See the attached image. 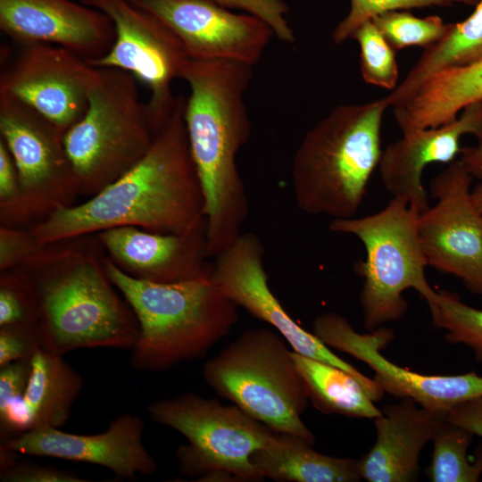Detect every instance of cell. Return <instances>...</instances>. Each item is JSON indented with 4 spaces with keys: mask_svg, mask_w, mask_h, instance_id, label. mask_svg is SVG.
<instances>
[{
    "mask_svg": "<svg viewBox=\"0 0 482 482\" xmlns=\"http://www.w3.org/2000/svg\"><path fill=\"white\" fill-rule=\"evenodd\" d=\"M482 59V0L464 21L450 23L446 34L425 48L405 78L386 96L389 106L406 102L432 73Z\"/></svg>",
    "mask_w": 482,
    "mask_h": 482,
    "instance_id": "25",
    "label": "cell"
},
{
    "mask_svg": "<svg viewBox=\"0 0 482 482\" xmlns=\"http://www.w3.org/2000/svg\"><path fill=\"white\" fill-rule=\"evenodd\" d=\"M179 37L189 58L230 60L253 66L275 36L261 18L235 13L214 0H129Z\"/></svg>",
    "mask_w": 482,
    "mask_h": 482,
    "instance_id": "16",
    "label": "cell"
},
{
    "mask_svg": "<svg viewBox=\"0 0 482 482\" xmlns=\"http://www.w3.org/2000/svg\"><path fill=\"white\" fill-rule=\"evenodd\" d=\"M474 435L447 421L438 426L433 437V453L426 473L432 482H477L482 475V448L474 462L467 450Z\"/></svg>",
    "mask_w": 482,
    "mask_h": 482,
    "instance_id": "27",
    "label": "cell"
},
{
    "mask_svg": "<svg viewBox=\"0 0 482 482\" xmlns=\"http://www.w3.org/2000/svg\"><path fill=\"white\" fill-rule=\"evenodd\" d=\"M261 239L253 233H242L231 245L214 257L212 277L238 307L275 328L292 351L353 375L374 402L380 401L385 392L374 378L365 376L335 354L317 336L300 327L285 311L270 287Z\"/></svg>",
    "mask_w": 482,
    "mask_h": 482,
    "instance_id": "13",
    "label": "cell"
},
{
    "mask_svg": "<svg viewBox=\"0 0 482 482\" xmlns=\"http://www.w3.org/2000/svg\"><path fill=\"white\" fill-rule=\"evenodd\" d=\"M144 428L139 416L122 413L102 433L79 435L45 428L1 441L0 448L98 465L117 478L133 480L137 475L150 476L157 470L154 458L143 443Z\"/></svg>",
    "mask_w": 482,
    "mask_h": 482,
    "instance_id": "17",
    "label": "cell"
},
{
    "mask_svg": "<svg viewBox=\"0 0 482 482\" xmlns=\"http://www.w3.org/2000/svg\"><path fill=\"white\" fill-rule=\"evenodd\" d=\"M186 100L177 96L170 117L135 166L84 203L62 207L33 225L34 237L46 244L120 226L184 233L205 225L185 123Z\"/></svg>",
    "mask_w": 482,
    "mask_h": 482,
    "instance_id": "1",
    "label": "cell"
},
{
    "mask_svg": "<svg viewBox=\"0 0 482 482\" xmlns=\"http://www.w3.org/2000/svg\"><path fill=\"white\" fill-rule=\"evenodd\" d=\"M445 419L482 437V396L464 402L452 409Z\"/></svg>",
    "mask_w": 482,
    "mask_h": 482,
    "instance_id": "39",
    "label": "cell"
},
{
    "mask_svg": "<svg viewBox=\"0 0 482 482\" xmlns=\"http://www.w3.org/2000/svg\"><path fill=\"white\" fill-rule=\"evenodd\" d=\"M433 323L445 330L449 344H462L470 347L482 362V310L461 302L458 295L431 288L424 296Z\"/></svg>",
    "mask_w": 482,
    "mask_h": 482,
    "instance_id": "28",
    "label": "cell"
},
{
    "mask_svg": "<svg viewBox=\"0 0 482 482\" xmlns=\"http://www.w3.org/2000/svg\"><path fill=\"white\" fill-rule=\"evenodd\" d=\"M292 356L305 383L310 402L320 411L370 420L381 415L369 392L353 375L294 351Z\"/></svg>",
    "mask_w": 482,
    "mask_h": 482,
    "instance_id": "26",
    "label": "cell"
},
{
    "mask_svg": "<svg viewBox=\"0 0 482 482\" xmlns=\"http://www.w3.org/2000/svg\"><path fill=\"white\" fill-rule=\"evenodd\" d=\"M465 135L478 140L482 137V100L466 106L448 123L403 133L402 138L389 144L378 164L384 187L392 197L403 198L423 212L429 206L422 183L425 168L454 161Z\"/></svg>",
    "mask_w": 482,
    "mask_h": 482,
    "instance_id": "20",
    "label": "cell"
},
{
    "mask_svg": "<svg viewBox=\"0 0 482 482\" xmlns=\"http://www.w3.org/2000/svg\"><path fill=\"white\" fill-rule=\"evenodd\" d=\"M109 258L128 275L157 283L194 279L212 271L206 224L184 233L120 226L96 233Z\"/></svg>",
    "mask_w": 482,
    "mask_h": 482,
    "instance_id": "19",
    "label": "cell"
},
{
    "mask_svg": "<svg viewBox=\"0 0 482 482\" xmlns=\"http://www.w3.org/2000/svg\"><path fill=\"white\" fill-rule=\"evenodd\" d=\"M480 100L482 59L432 73L406 102L393 107V113L403 133H407L448 123Z\"/></svg>",
    "mask_w": 482,
    "mask_h": 482,
    "instance_id": "23",
    "label": "cell"
},
{
    "mask_svg": "<svg viewBox=\"0 0 482 482\" xmlns=\"http://www.w3.org/2000/svg\"><path fill=\"white\" fill-rule=\"evenodd\" d=\"M473 179L460 160L435 176L436 203L420 212L418 230L428 265L482 295V216L472 197Z\"/></svg>",
    "mask_w": 482,
    "mask_h": 482,
    "instance_id": "12",
    "label": "cell"
},
{
    "mask_svg": "<svg viewBox=\"0 0 482 482\" xmlns=\"http://www.w3.org/2000/svg\"><path fill=\"white\" fill-rule=\"evenodd\" d=\"M2 272L0 328L21 327L41 332L35 301L26 278L18 270Z\"/></svg>",
    "mask_w": 482,
    "mask_h": 482,
    "instance_id": "31",
    "label": "cell"
},
{
    "mask_svg": "<svg viewBox=\"0 0 482 482\" xmlns=\"http://www.w3.org/2000/svg\"><path fill=\"white\" fill-rule=\"evenodd\" d=\"M252 78L253 66L230 60L187 58L179 73L190 89L184 117L204 195L209 258L235 242L249 214L237 154L251 135L245 94Z\"/></svg>",
    "mask_w": 482,
    "mask_h": 482,
    "instance_id": "2",
    "label": "cell"
},
{
    "mask_svg": "<svg viewBox=\"0 0 482 482\" xmlns=\"http://www.w3.org/2000/svg\"><path fill=\"white\" fill-rule=\"evenodd\" d=\"M84 4L105 13L115 29L111 49L87 62L93 67L117 68L140 79L150 90L146 103L155 135L170 117L177 96L172 80L179 78L187 58L174 32L151 12L129 0H83Z\"/></svg>",
    "mask_w": 482,
    "mask_h": 482,
    "instance_id": "11",
    "label": "cell"
},
{
    "mask_svg": "<svg viewBox=\"0 0 482 482\" xmlns=\"http://www.w3.org/2000/svg\"><path fill=\"white\" fill-rule=\"evenodd\" d=\"M1 482H87L72 470L41 466L29 461H17L0 470Z\"/></svg>",
    "mask_w": 482,
    "mask_h": 482,
    "instance_id": "36",
    "label": "cell"
},
{
    "mask_svg": "<svg viewBox=\"0 0 482 482\" xmlns=\"http://www.w3.org/2000/svg\"><path fill=\"white\" fill-rule=\"evenodd\" d=\"M226 8L240 9L255 15L273 29L275 36L286 43H294L295 37L286 15L288 7L283 0H214Z\"/></svg>",
    "mask_w": 482,
    "mask_h": 482,
    "instance_id": "34",
    "label": "cell"
},
{
    "mask_svg": "<svg viewBox=\"0 0 482 482\" xmlns=\"http://www.w3.org/2000/svg\"><path fill=\"white\" fill-rule=\"evenodd\" d=\"M286 339L268 328L245 331L203 366L207 385L275 432L312 445L301 415L310 401Z\"/></svg>",
    "mask_w": 482,
    "mask_h": 482,
    "instance_id": "7",
    "label": "cell"
},
{
    "mask_svg": "<svg viewBox=\"0 0 482 482\" xmlns=\"http://www.w3.org/2000/svg\"><path fill=\"white\" fill-rule=\"evenodd\" d=\"M40 348L45 349L39 330L21 327L0 328V367L31 358Z\"/></svg>",
    "mask_w": 482,
    "mask_h": 482,
    "instance_id": "35",
    "label": "cell"
},
{
    "mask_svg": "<svg viewBox=\"0 0 482 482\" xmlns=\"http://www.w3.org/2000/svg\"><path fill=\"white\" fill-rule=\"evenodd\" d=\"M0 29L21 46L50 44L87 62L112 46V21L101 11L71 0H0Z\"/></svg>",
    "mask_w": 482,
    "mask_h": 482,
    "instance_id": "18",
    "label": "cell"
},
{
    "mask_svg": "<svg viewBox=\"0 0 482 482\" xmlns=\"http://www.w3.org/2000/svg\"><path fill=\"white\" fill-rule=\"evenodd\" d=\"M385 97L341 104L306 131L291 164L297 207L311 215L354 217L378 166Z\"/></svg>",
    "mask_w": 482,
    "mask_h": 482,
    "instance_id": "5",
    "label": "cell"
},
{
    "mask_svg": "<svg viewBox=\"0 0 482 482\" xmlns=\"http://www.w3.org/2000/svg\"><path fill=\"white\" fill-rule=\"evenodd\" d=\"M0 135L19 180L18 201L0 219L1 225L37 223L73 204L79 194L60 129L28 104L0 92Z\"/></svg>",
    "mask_w": 482,
    "mask_h": 482,
    "instance_id": "10",
    "label": "cell"
},
{
    "mask_svg": "<svg viewBox=\"0 0 482 482\" xmlns=\"http://www.w3.org/2000/svg\"><path fill=\"white\" fill-rule=\"evenodd\" d=\"M419 214L406 200L392 197L378 212L334 219L328 225L331 231L353 235L364 245L360 304L370 331L404 316V291L412 288L423 297L432 288L425 274L428 265L419 236Z\"/></svg>",
    "mask_w": 482,
    "mask_h": 482,
    "instance_id": "8",
    "label": "cell"
},
{
    "mask_svg": "<svg viewBox=\"0 0 482 482\" xmlns=\"http://www.w3.org/2000/svg\"><path fill=\"white\" fill-rule=\"evenodd\" d=\"M471 193L474 203L482 216V180H478V182L472 187Z\"/></svg>",
    "mask_w": 482,
    "mask_h": 482,
    "instance_id": "41",
    "label": "cell"
},
{
    "mask_svg": "<svg viewBox=\"0 0 482 482\" xmlns=\"http://www.w3.org/2000/svg\"><path fill=\"white\" fill-rule=\"evenodd\" d=\"M371 21L395 51L412 46L428 48L446 34L450 24L436 15L419 18L403 10L384 12Z\"/></svg>",
    "mask_w": 482,
    "mask_h": 482,
    "instance_id": "29",
    "label": "cell"
},
{
    "mask_svg": "<svg viewBox=\"0 0 482 482\" xmlns=\"http://www.w3.org/2000/svg\"><path fill=\"white\" fill-rule=\"evenodd\" d=\"M19 197V180L14 161L0 139V219L15 206Z\"/></svg>",
    "mask_w": 482,
    "mask_h": 482,
    "instance_id": "38",
    "label": "cell"
},
{
    "mask_svg": "<svg viewBox=\"0 0 482 482\" xmlns=\"http://www.w3.org/2000/svg\"><path fill=\"white\" fill-rule=\"evenodd\" d=\"M313 334L326 345L366 363L385 393L411 399L420 406L445 416L455 406L482 396V376L475 371L460 375H426L403 369L382 353L394 338L386 327L369 334L354 330L349 320L337 312H324L313 321Z\"/></svg>",
    "mask_w": 482,
    "mask_h": 482,
    "instance_id": "14",
    "label": "cell"
},
{
    "mask_svg": "<svg viewBox=\"0 0 482 482\" xmlns=\"http://www.w3.org/2000/svg\"><path fill=\"white\" fill-rule=\"evenodd\" d=\"M351 39L360 46L361 74L367 84L393 90L397 86L395 51L371 20L362 24Z\"/></svg>",
    "mask_w": 482,
    "mask_h": 482,
    "instance_id": "30",
    "label": "cell"
},
{
    "mask_svg": "<svg viewBox=\"0 0 482 482\" xmlns=\"http://www.w3.org/2000/svg\"><path fill=\"white\" fill-rule=\"evenodd\" d=\"M31 358L14 361L0 367V411L23 395L31 373Z\"/></svg>",
    "mask_w": 482,
    "mask_h": 482,
    "instance_id": "37",
    "label": "cell"
},
{
    "mask_svg": "<svg viewBox=\"0 0 482 482\" xmlns=\"http://www.w3.org/2000/svg\"><path fill=\"white\" fill-rule=\"evenodd\" d=\"M108 278L132 309L139 334L130 364L162 372L203 358L238 320V306L212 277L157 283L133 278L104 257Z\"/></svg>",
    "mask_w": 482,
    "mask_h": 482,
    "instance_id": "4",
    "label": "cell"
},
{
    "mask_svg": "<svg viewBox=\"0 0 482 482\" xmlns=\"http://www.w3.org/2000/svg\"><path fill=\"white\" fill-rule=\"evenodd\" d=\"M150 418L180 433L187 441L177 450L179 473L203 477L223 471L237 481L264 478L251 461L253 454L274 440L278 432L247 415L235 404L195 393L153 402Z\"/></svg>",
    "mask_w": 482,
    "mask_h": 482,
    "instance_id": "9",
    "label": "cell"
},
{
    "mask_svg": "<svg viewBox=\"0 0 482 482\" xmlns=\"http://www.w3.org/2000/svg\"><path fill=\"white\" fill-rule=\"evenodd\" d=\"M460 161L473 179L482 180V137L474 146L461 149Z\"/></svg>",
    "mask_w": 482,
    "mask_h": 482,
    "instance_id": "40",
    "label": "cell"
},
{
    "mask_svg": "<svg viewBox=\"0 0 482 482\" xmlns=\"http://www.w3.org/2000/svg\"><path fill=\"white\" fill-rule=\"evenodd\" d=\"M82 388V377L62 356L38 349L31 358L23 395L0 411L2 441L35 429L60 428L68 421Z\"/></svg>",
    "mask_w": 482,
    "mask_h": 482,
    "instance_id": "22",
    "label": "cell"
},
{
    "mask_svg": "<svg viewBox=\"0 0 482 482\" xmlns=\"http://www.w3.org/2000/svg\"><path fill=\"white\" fill-rule=\"evenodd\" d=\"M53 242L34 264L18 268L33 295L45 349L62 356L85 348L131 349L139 327L98 259L75 244Z\"/></svg>",
    "mask_w": 482,
    "mask_h": 482,
    "instance_id": "3",
    "label": "cell"
},
{
    "mask_svg": "<svg viewBox=\"0 0 482 482\" xmlns=\"http://www.w3.org/2000/svg\"><path fill=\"white\" fill-rule=\"evenodd\" d=\"M95 68L87 110L63 136L79 194L89 197L135 166L155 137L135 76L117 68Z\"/></svg>",
    "mask_w": 482,
    "mask_h": 482,
    "instance_id": "6",
    "label": "cell"
},
{
    "mask_svg": "<svg viewBox=\"0 0 482 482\" xmlns=\"http://www.w3.org/2000/svg\"><path fill=\"white\" fill-rule=\"evenodd\" d=\"M373 420L376 440L358 459L361 478L368 482H411L419 477V460L445 416L411 399L386 405Z\"/></svg>",
    "mask_w": 482,
    "mask_h": 482,
    "instance_id": "21",
    "label": "cell"
},
{
    "mask_svg": "<svg viewBox=\"0 0 482 482\" xmlns=\"http://www.w3.org/2000/svg\"><path fill=\"white\" fill-rule=\"evenodd\" d=\"M46 244L39 243L30 230L18 227L0 228V270H12L31 265L44 252Z\"/></svg>",
    "mask_w": 482,
    "mask_h": 482,
    "instance_id": "33",
    "label": "cell"
},
{
    "mask_svg": "<svg viewBox=\"0 0 482 482\" xmlns=\"http://www.w3.org/2000/svg\"><path fill=\"white\" fill-rule=\"evenodd\" d=\"M348 14L337 24L333 41L342 44L351 38L353 32L365 21L384 12L410 8L441 5L454 2L476 4L479 0H350Z\"/></svg>",
    "mask_w": 482,
    "mask_h": 482,
    "instance_id": "32",
    "label": "cell"
},
{
    "mask_svg": "<svg viewBox=\"0 0 482 482\" xmlns=\"http://www.w3.org/2000/svg\"><path fill=\"white\" fill-rule=\"evenodd\" d=\"M96 68L54 45L24 46L0 76V92L28 104L63 134L85 114Z\"/></svg>",
    "mask_w": 482,
    "mask_h": 482,
    "instance_id": "15",
    "label": "cell"
},
{
    "mask_svg": "<svg viewBox=\"0 0 482 482\" xmlns=\"http://www.w3.org/2000/svg\"><path fill=\"white\" fill-rule=\"evenodd\" d=\"M313 445L278 433L255 452L251 461L263 478L284 482H355L361 479L358 460L321 454Z\"/></svg>",
    "mask_w": 482,
    "mask_h": 482,
    "instance_id": "24",
    "label": "cell"
}]
</instances>
